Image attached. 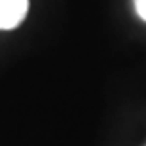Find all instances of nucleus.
<instances>
[{"instance_id": "obj_1", "label": "nucleus", "mask_w": 146, "mask_h": 146, "mask_svg": "<svg viewBox=\"0 0 146 146\" xmlns=\"http://www.w3.org/2000/svg\"><path fill=\"white\" fill-rule=\"evenodd\" d=\"M29 0H0V31L15 29L25 19Z\"/></svg>"}, {"instance_id": "obj_2", "label": "nucleus", "mask_w": 146, "mask_h": 146, "mask_svg": "<svg viewBox=\"0 0 146 146\" xmlns=\"http://www.w3.org/2000/svg\"><path fill=\"white\" fill-rule=\"evenodd\" d=\"M133 2H135V10L139 13V17L142 21H146V0H133Z\"/></svg>"}]
</instances>
